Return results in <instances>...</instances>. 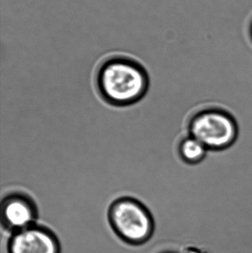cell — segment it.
<instances>
[{"mask_svg":"<svg viewBox=\"0 0 252 253\" xmlns=\"http://www.w3.org/2000/svg\"><path fill=\"white\" fill-rule=\"evenodd\" d=\"M188 132L210 151L220 152L235 144L239 135V126L227 111L207 108L198 111L190 119Z\"/></svg>","mask_w":252,"mask_h":253,"instance_id":"3","label":"cell"},{"mask_svg":"<svg viewBox=\"0 0 252 253\" xmlns=\"http://www.w3.org/2000/svg\"><path fill=\"white\" fill-rule=\"evenodd\" d=\"M7 253H61L56 235L45 226L35 224L11 233L7 242Z\"/></svg>","mask_w":252,"mask_h":253,"instance_id":"5","label":"cell"},{"mask_svg":"<svg viewBox=\"0 0 252 253\" xmlns=\"http://www.w3.org/2000/svg\"><path fill=\"white\" fill-rule=\"evenodd\" d=\"M248 36L249 39H250V42H251L252 44V17L250 19V22L248 25Z\"/></svg>","mask_w":252,"mask_h":253,"instance_id":"7","label":"cell"},{"mask_svg":"<svg viewBox=\"0 0 252 253\" xmlns=\"http://www.w3.org/2000/svg\"><path fill=\"white\" fill-rule=\"evenodd\" d=\"M96 88L108 105L131 106L144 98L150 80L146 68L136 59L113 56L104 60L96 71Z\"/></svg>","mask_w":252,"mask_h":253,"instance_id":"1","label":"cell"},{"mask_svg":"<svg viewBox=\"0 0 252 253\" xmlns=\"http://www.w3.org/2000/svg\"><path fill=\"white\" fill-rule=\"evenodd\" d=\"M210 150L196 138L188 135L180 140L178 153L183 163L189 165H199L205 160Z\"/></svg>","mask_w":252,"mask_h":253,"instance_id":"6","label":"cell"},{"mask_svg":"<svg viewBox=\"0 0 252 253\" xmlns=\"http://www.w3.org/2000/svg\"><path fill=\"white\" fill-rule=\"evenodd\" d=\"M108 219L114 233L128 245H144L153 234L152 213L136 198L122 196L115 199L108 208Z\"/></svg>","mask_w":252,"mask_h":253,"instance_id":"2","label":"cell"},{"mask_svg":"<svg viewBox=\"0 0 252 253\" xmlns=\"http://www.w3.org/2000/svg\"><path fill=\"white\" fill-rule=\"evenodd\" d=\"M38 215L35 201L26 193L10 192L1 200V225L11 233L36 224Z\"/></svg>","mask_w":252,"mask_h":253,"instance_id":"4","label":"cell"}]
</instances>
